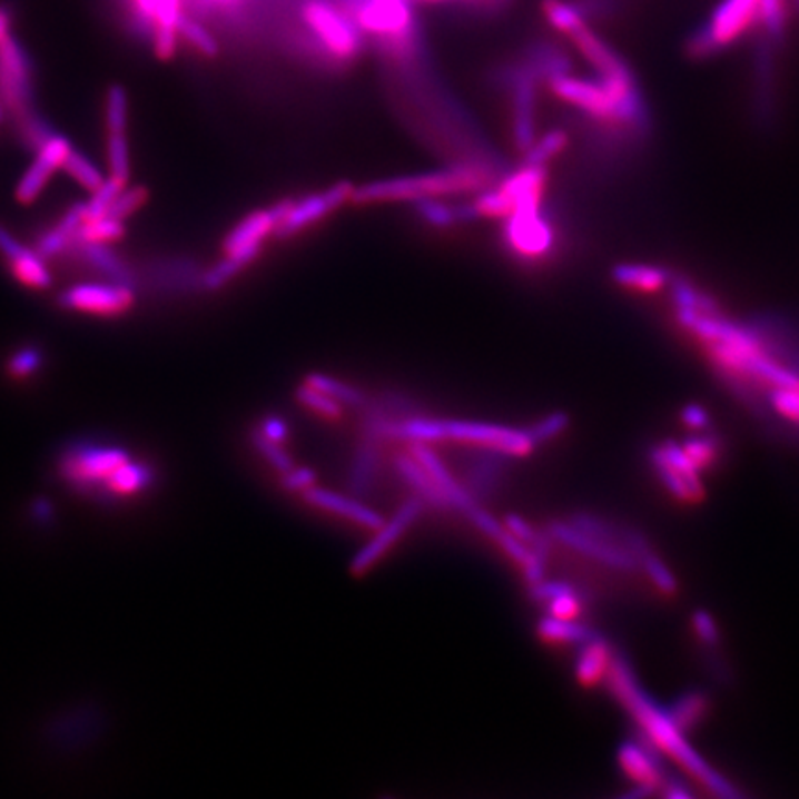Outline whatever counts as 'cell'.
I'll use <instances>...</instances> for the list:
<instances>
[{
	"label": "cell",
	"mask_w": 799,
	"mask_h": 799,
	"mask_svg": "<svg viewBox=\"0 0 799 799\" xmlns=\"http://www.w3.org/2000/svg\"><path fill=\"white\" fill-rule=\"evenodd\" d=\"M609 679H611V689L614 694L619 696L620 701L628 707V711L635 717L637 722L641 723V728L647 731L655 748L681 762L714 795L726 796V798L739 796V792L726 779L720 778L717 772H712L711 768L701 761L698 753L684 742L683 729L678 728V723L673 722L670 712L659 709L642 692L624 659L613 658V663L609 668Z\"/></svg>",
	"instance_id": "obj_1"
},
{
	"label": "cell",
	"mask_w": 799,
	"mask_h": 799,
	"mask_svg": "<svg viewBox=\"0 0 799 799\" xmlns=\"http://www.w3.org/2000/svg\"><path fill=\"white\" fill-rule=\"evenodd\" d=\"M387 438H400L407 443H457L476 444L487 448L502 450L511 457L532 454L536 444L532 435L522 427L500 426L489 422L452 421V418H426V416H404L393 418L385 430Z\"/></svg>",
	"instance_id": "obj_2"
},
{
	"label": "cell",
	"mask_w": 799,
	"mask_h": 799,
	"mask_svg": "<svg viewBox=\"0 0 799 799\" xmlns=\"http://www.w3.org/2000/svg\"><path fill=\"white\" fill-rule=\"evenodd\" d=\"M63 476L88 493L125 499L147 489L148 471L119 448L86 446L72 450L63 461Z\"/></svg>",
	"instance_id": "obj_3"
},
{
	"label": "cell",
	"mask_w": 799,
	"mask_h": 799,
	"mask_svg": "<svg viewBox=\"0 0 799 799\" xmlns=\"http://www.w3.org/2000/svg\"><path fill=\"white\" fill-rule=\"evenodd\" d=\"M487 181V170L474 165H461L452 169L385 178V180L354 186L351 203L367 206V204L405 203L421 198H443L461 193L483 191Z\"/></svg>",
	"instance_id": "obj_4"
},
{
	"label": "cell",
	"mask_w": 799,
	"mask_h": 799,
	"mask_svg": "<svg viewBox=\"0 0 799 799\" xmlns=\"http://www.w3.org/2000/svg\"><path fill=\"white\" fill-rule=\"evenodd\" d=\"M761 24V0H720L711 17L690 36L687 55L707 60Z\"/></svg>",
	"instance_id": "obj_5"
},
{
	"label": "cell",
	"mask_w": 799,
	"mask_h": 799,
	"mask_svg": "<svg viewBox=\"0 0 799 799\" xmlns=\"http://www.w3.org/2000/svg\"><path fill=\"white\" fill-rule=\"evenodd\" d=\"M302 21L329 60L352 61L362 50V30L343 6L329 0H306Z\"/></svg>",
	"instance_id": "obj_6"
},
{
	"label": "cell",
	"mask_w": 799,
	"mask_h": 799,
	"mask_svg": "<svg viewBox=\"0 0 799 799\" xmlns=\"http://www.w3.org/2000/svg\"><path fill=\"white\" fill-rule=\"evenodd\" d=\"M359 30L395 47L413 39L415 21L411 0H339Z\"/></svg>",
	"instance_id": "obj_7"
},
{
	"label": "cell",
	"mask_w": 799,
	"mask_h": 799,
	"mask_svg": "<svg viewBox=\"0 0 799 799\" xmlns=\"http://www.w3.org/2000/svg\"><path fill=\"white\" fill-rule=\"evenodd\" d=\"M548 82L558 99L574 106L594 121L605 122L611 127L628 128L631 132H635L622 106L616 102L600 78L594 82V80L572 77L570 72H561L548 78Z\"/></svg>",
	"instance_id": "obj_8"
},
{
	"label": "cell",
	"mask_w": 799,
	"mask_h": 799,
	"mask_svg": "<svg viewBox=\"0 0 799 799\" xmlns=\"http://www.w3.org/2000/svg\"><path fill=\"white\" fill-rule=\"evenodd\" d=\"M293 198H284L273 204L270 208L258 209L239 220L223 243L226 258L239 259L243 264L250 265L258 259L264 250V243L268 236H273L279 220L287 214Z\"/></svg>",
	"instance_id": "obj_9"
},
{
	"label": "cell",
	"mask_w": 799,
	"mask_h": 799,
	"mask_svg": "<svg viewBox=\"0 0 799 799\" xmlns=\"http://www.w3.org/2000/svg\"><path fill=\"white\" fill-rule=\"evenodd\" d=\"M0 99L21 117L30 114L32 61L11 32L0 41Z\"/></svg>",
	"instance_id": "obj_10"
},
{
	"label": "cell",
	"mask_w": 799,
	"mask_h": 799,
	"mask_svg": "<svg viewBox=\"0 0 799 799\" xmlns=\"http://www.w3.org/2000/svg\"><path fill=\"white\" fill-rule=\"evenodd\" d=\"M352 191H354L352 181H337L324 191L313 193L300 200H293L284 219L279 220V225L276 226L274 236L279 239H289V237H295L296 234L307 230L309 226L317 225L328 215L337 211L341 206L351 203Z\"/></svg>",
	"instance_id": "obj_11"
},
{
	"label": "cell",
	"mask_w": 799,
	"mask_h": 799,
	"mask_svg": "<svg viewBox=\"0 0 799 799\" xmlns=\"http://www.w3.org/2000/svg\"><path fill=\"white\" fill-rule=\"evenodd\" d=\"M60 304L72 312L117 317L132 309L134 290L122 282L114 284H77L61 293Z\"/></svg>",
	"instance_id": "obj_12"
},
{
	"label": "cell",
	"mask_w": 799,
	"mask_h": 799,
	"mask_svg": "<svg viewBox=\"0 0 799 799\" xmlns=\"http://www.w3.org/2000/svg\"><path fill=\"white\" fill-rule=\"evenodd\" d=\"M505 220V241L513 253L536 259L552 250L555 234L550 220L541 214V206L516 209Z\"/></svg>",
	"instance_id": "obj_13"
},
{
	"label": "cell",
	"mask_w": 799,
	"mask_h": 799,
	"mask_svg": "<svg viewBox=\"0 0 799 799\" xmlns=\"http://www.w3.org/2000/svg\"><path fill=\"white\" fill-rule=\"evenodd\" d=\"M548 533L555 541L563 542L564 546L572 548L574 552L581 553L592 561L608 564L611 569L633 570L637 566V555L628 548L598 539V536L575 527L572 522H552L548 527Z\"/></svg>",
	"instance_id": "obj_14"
},
{
	"label": "cell",
	"mask_w": 799,
	"mask_h": 799,
	"mask_svg": "<svg viewBox=\"0 0 799 799\" xmlns=\"http://www.w3.org/2000/svg\"><path fill=\"white\" fill-rule=\"evenodd\" d=\"M424 502L421 499H411L402 504L395 515L391 516L389 522H384V526L376 530V535L352 558L351 572L354 575H363L395 546L396 542L404 536V533L415 524L416 519L421 516Z\"/></svg>",
	"instance_id": "obj_15"
},
{
	"label": "cell",
	"mask_w": 799,
	"mask_h": 799,
	"mask_svg": "<svg viewBox=\"0 0 799 799\" xmlns=\"http://www.w3.org/2000/svg\"><path fill=\"white\" fill-rule=\"evenodd\" d=\"M71 150V142L67 141L66 137L52 134L38 148V156L33 159V164L28 167L27 172L21 176V180L17 184V203L32 204L43 193L56 170L63 167Z\"/></svg>",
	"instance_id": "obj_16"
},
{
	"label": "cell",
	"mask_w": 799,
	"mask_h": 799,
	"mask_svg": "<svg viewBox=\"0 0 799 799\" xmlns=\"http://www.w3.org/2000/svg\"><path fill=\"white\" fill-rule=\"evenodd\" d=\"M653 465L670 493L684 502L700 499L701 485L698 482V466L684 454L683 446L675 443L663 444L653 450Z\"/></svg>",
	"instance_id": "obj_17"
},
{
	"label": "cell",
	"mask_w": 799,
	"mask_h": 799,
	"mask_svg": "<svg viewBox=\"0 0 799 799\" xmlns=\"http://www.w3.org/2000/svg\"><path fill=\"white\" fill-rule=\"evenodd\" d=\"M535 77L532 67L511 75L513 139L516 150L521 152H526L535 142Z\"/></svg>",
	"instance_id": "obj_18"
},
{
	"label": "cell",
	"mask_w": 799,
	"mask_h": 799,
	"mask_svg": "<svg viewBox=\"0 0 799 799\" xmlns=\"http://www.w3.org/2000/svg\"><path fill=\"white\" fill-rule=\"evenodd\" d=\"M507 457L511 455L502 450L487 448V446H482V450H477L476 454L472 455L465 472V489L472 499L480 502L493 493L502 480Z\"/></svg>",
	"instance_id": "obj_19"
},
{
	"label": "cell",
	"mask_w": 799,
	"mask_h": 799,
	"mask_svg": "<svg viewBox=\"0 0 799 799\" xmlns=\"http://www.w3.org/2000/svg\"><path fill=\"white\" fill-rule=\"evenodd\" d=\"M304 499H306V502H309V504L315 505V507L329 511V513H335V515L346 516V519H351V521L357 522L359 526L368 527V530H373V532L384 526V516L371 510L367 505L362 504L359 500L351 499V496H345V494L334 493V491H328V489H318L313 485V487L304 491Z\"/></svg>",
	"instance_id": "obj_20"
},
{
	"label": "cell",
	"mask_w": 799,
	"mask_h": 799,
	"mask_svg": "<svg viewBox=\"0 0 799 799\" xmlns=\"http://www.w3.org/2000/svg\"><path fill=\"white\" fill-rule=\"evenodd\" d=\"M410 454L426 468L433 482L437 483L444 499L448 500L450 507H455V510L466 513L477 504L476 500L468 494V491L455 482L454 476L450 474L443 461L438 460V455L430 448V444L411 443Z\"/></svg>",
	"instance_id": "obj_21"
},
{
	"label": "cell",
	"mask_w": 799,
	"mask_h": 799,
	"mask_svg": "<svg viewBox=\"0 0 799 799\" xmlns=\"http://www.w3.org/2000/svg\"><path fill=\"white\" fill-rule=\"evenodd\" d=\"M382 441L384 438L378 435L363 432V438L357 444L348 474V489L354 496H363L373 487L382 465Z\"/></svg>",
	"instance_id": "obj_22"
},
{
	"label": "cell",
	"mask_w": 799,
	"mask_h": 799,
	"mask_svg": "<svg viewBox=\"0 0 799 799\" xmlns=\"http://www.w3.org/2000/svg\"><path fill=\"white\" fill-rule=\"evenodd\" d=\"M619 761L625 776L637 787L648 790L650 795H652L653 789L664 785V776L661 772L658 759L644 746L637 744L633 740H628V742L620 746Z\"/></svg>",
	"instance_id": "obj_23"
},
{
	"label": "cell",
	"mask_w": 799,
	"mask_h": 799,
	"mask_svg": "<svg viewBox=\"0 0 799 799\" xmlns=\"http://www.w3.org/2000/svg\"><path fill=\"white\" fill-rule=\"evenodd\" d=\"M395 466L402 480L418 494V499H421L422 502H426V504L433 505V507H441V510L450 507L448 500L444 499V494L441 493L437 483L433 482L426 468H424L413 455H396Z\"/></svg>",
	"instance_id": "obj_24"
},
{
	"label": "cell",
	"mask_w": 799,
	"mask_h": 799,
	"mask_svg": "<svg viewBox=\"0 0 799 799\" xmlns=\"http://www.w3.org/2000/svg\"><path fill=\"white\" fill-rule=\"evenodd\" d=\"M613 663V655L609 650L605 639L594 635L589 641L581 644V652L575 663V678L581 684H594L609 673V668Z\"/></svg>",
	"instance_id": "obj_25"
},
{
	"label": "cell",
	"mask_w": 799,
	"mask_h": 799,
	"mask_svg": "<svg viewBox=\"0 0 799 799\" xmlns=\"http://www.w3.org/2000/svg\"><path fill=\"white\" fill-rule=\"evenodd\" d=\"M415 211L426 225L433 228H450L460 223H471L477 219L476 209L472 204L468 206H450L441 198H421L415 200Z\"/></svg>",
	"instance_id": "obj_26"
},
{
	"label": "cell",
	"mask_w": 799,
	"mask_h": 799,
	"mask_svg": "<svg viewBox=\"0 0 799 799\" xmlns=\"http://www.w3.org/2000/svg\"><path fill=\"white\" fill-rule=\"evenodd\" d=\"M8 259L11 273L16 276L17 282L27 285L30 289H47L52 284L49 268L45 267L43 258L38 253L21 247L17 253L11 254Z\"/></svg>",
	"instance_id": "obj_27"
},
{
	"label": "cell",
	"mask_w": 799,
	"mask_h": 799,
	"mask_svg": "<svg viewBox=\"0 0 799 799\" xmlns=\"http://www.w3.org/2000/svg\"><path fill=\"white\" fill-rule=\"evenodd\" d=\"M613 278L616 284L641 293H655L664 287L668 273L664 268L648 265H619L614 267Z\"/></svg>",
	"instance_id": "obj_28"
},
{
	"label": "cell",
	"mask_w": 799,
	"mask_h": 799,
	"mask_svg": "<svg viewBox=\"0 0 799 799\" xmlns=\"http://www.w3.org/2000/svg\"><path fill=\"white\" fill-rule=\"evenodd\" d=\"M536 633L544 641L550 642H564V644H583L589 641L591 637L596 635L591 628H586L585 624H580L575 620L570 619H558V616H544V619L536 624Z\"/></svg>",
	"instance_id": "obj_29"
},
{
	"label": "cell",
	"mask_w": 799,
	"mask_h": 799,
	"mask_svg": "<svg viewBox=\"0 0 799 799\" xmlns=\"http://www.w3.org/2000/svg\"><path fill=\"white\" fill-rule=\"evenodd\" d=\"M178 38L206 58H215L219 55V43L214 33L209 32L200 19L189 16L186 10L178 21Z\"/></svg>",
	"instance_id": "obj_30"
},
{
	"label": "cell",
	"mask_w": 799,
	"mask_h": 799,
	"mask_svg": "<svg viewBox=\"0 0 799 799\" xmlns=\"http://www.w3.org/2000/svg\"><path fill=\"white\" fill-rule=\"evenodd\" d=\"M125 237V220L116 219L111 215H105L99 219L86 220L77 231V239L83 243H97V245H110Z\"/></svg>",
	"instance_id": "obj_31"
},
{
	"label": "cell",
	"mask_w": 799,
	"mask_h": 799,
	"mask_svg": "<svg viewBox=\"0 0 799 799\" xmlns=\"http://www.w3.org/2000/svg\"><path fill=\"white\" fill-rule=\"evenodd\" d=\"M542 11H544L550 27L555 28L564 36H569L570 32H574L575 28L586 22L585 13L581 11L580 6L564 2V0H544Z\"/></svg>",
	"instance_id": "obj_32"
},
{
	"label": "cell",
	"mask_w": 799,
	"mask_h": 799,
	"mask_svg": "<svg viewBox=\"0 0 799 799\" xmlns=\"http://www.w3.org/2000/svg\"><path fill=\"white\" fill-rule=\"evenodd\" d=\"M304 382L313 385V387H317L318 391H323V393L332 396V398L337 400L339 404L352 405V407L367 405V398H365L362 391L345 384V382H341V379L334 378V376H329V374H307Z\"/></svg>",
	"instance_id": "obj_33"
},
{
	"label": "cell",
	"mask_w": 799,
	"mask_h": 799,
	"mask_svg": "<svg viewBox=\"0 0 799 799\" xmlns=\"http://www.w3.org/2000/svg\"><path fill=\"white\" fill-rule=\"evenodd\" d=\"M707 707H709L707 696L694 690V692L681 696L668 712L673 718V722L678 723V728L687 731L700 722V718L706 714Z\"/></svg>",
	"instance_id": "obj_34"
},
{
	"label": "cell",
	"mask_w": 799,
	"mask_h": 799,
	"mask_svg": "<svg viewBox=\"0 0 799 799\" xmlns=\"http://www.w3.org/2000/svg\"><path fill=\"white\" fill-rule=\"evenodd\" d=\"M67 175L71 176L72 180L77 181L78 186L83 187L86 191L95 193L105 184V176L100 172L95 164H91L86 156L71 150V154L67 156L66 164H63Z\"/></svg>",
	"instance_id": "obj_35"
},
{
	"label": "cell",
	"mask_w": 799,
	"mask_h": 799,
	"mask_svg": "<svg viewBox=\"0 0 799 799\" xmlns=\"http://www.w3.org/2000/svg\"><path fill=\"white\" fill-rule=\"evenodd\" d=\"M566 145H569L566 132L553 130V132L541 137L539 141L533 142L532 147L527 148L526 152H524L522 165H542L544 167L550 159L563 152Z\"/></svg>",
	"instance_id": "obj_36"
},
{
	"label": "cell",
	"mask_w": 799,
	"mask_h": 799,
	"mask_svg": "<svg viewBox=\"0 0 799 799\" xmlns=\"http://www.w3.org/2000/svg\"><path fill=\"white\" fill-rule=\"evenodd\" d=\"M108 167H110V178L127 186L132 175L127 134H108Z\"/></svg>",
	"instance_id": "obj_37"
},
{
	"label": "cell",
	"mask_w": 799,
	"mask_h": 799,
	"mask_svg": "<svg viewBox=\"0 0 799 799\" xmlns=\"http://www.w3.org/2000/svg\"><path fill=\"white\" fill-rule=\"evenodd\" d=\"M106 132L127 134L128 97L121 86H114L106 93Z\"/></svg>",
	"instance_id": "obj_38"
},
{
	"label": "cell",
	"mask_w": 799,
	"mask_h": 799,
	"mask_svg": "<svg viewBox=\"0 0 799 799\" xmlns=\"http://www.w3.org/2000/svg\"><path fill=\"white\" fill-rule=\"evenodd\" d=\"M86 258L89 264L99 267L100 270H105L108 276H114L117 282L122 284H130V270L127 265L122 264L121 258L116 254L110 253L106 245H97V243H86Z\"/></svg>",
	"instance_id": "obj_39"
},
{
	"label": "cell",
	"mask_w": 799,
	"mask_h": 799,
	"mask_svg": "<svg viewBox=\"0 0 799 799\" xmlns=\"http://www.w3.org/2000/svg\"><path fill=\"white\" fill-rule=\"evenodd\" d=\"M296 400L307 410L315 411L318 415L332 418V421L339 418L341 413H343V404H339L337 400L326 395L323 391H318L317 387L306 384V382L296 389Z\"/></svg>",
	"instance_id": "obj_40"
},
{
	"label": "cell",
	"mask_w": 799,
	"mask_h": 799,
	"mask_svg": "<svg viewBox=\"0 0 799 799\" xmlns=\"http://www.w3.org/2000/svg\"><path fill=\"white\" fill-rule=\"evenodd\" d=\"M472 206L476 209L477 217L489 219H507L515 211V206L500 187L485 189L482 195H477Z\"/></svg>",
	"instance_id": "obj_41"
},
{
	"label": "cell",
	"mask_w": 799,
	"mask_h": 799,
	"mask_svg": "<svg viewBox=\"0 0 799 799\" xmlns=\"http://www.w3.org/2000/svg\"><path fill=\"white\" fill-rule=\"evenodd\" d=\"M787 0H761V24L767 32L768 41L783 38L787 28Z\"/></svg>",
	"instance_id": "obj_42"
},
{
	"label": "cell",
	"mask_w": 799,
	"mask_h": 799,
	"mask_svg": "<svg viewBox=\"0 0 799 799\" xmlns=\"http://www.w3.org/2000/svg\"><path fill=\"white\" fill-rule=\"evenodd\" d=\"M253 441L259 454L264 455L265 460L268 461V465L276 468L279 474H285V472H289L290 468L295 466V463L290 460V455L285 452L282 444L274 443V441L265 437V435H262L259 432H254Z\"/></svg>",
	"instance_id": "obj_43"
},
{
	"label": "cell",
	"mask_w": 799,
	"mask_h": 799,
	"mask_svg": "<svg viewBox=\"0 0 799 799\" xmlns=\"http://www.w3.org/2000/svg\"><path fill=\"white\" fill-rule=\"evenodd\" d=\"M570 418L563 411H555L544 416L541 421L535 422L532 427H527V432L532 435L533 443L542 444L552 441L569 427Z\"/></svg>",
	"instance_id": "obj_44"
},
{
	"label": "cell",
	"mask_w": 799,
	"mask_h": 799,
	"mask_svg": "<svg viewBox=\"0 0 799 799\" xmlns=\"http://www.w3.org/2000/svg\"><path fill=\"white\" fill-rule=\"evenodd\" d=\"M148 200V191L145 187H134V189H122L121 195L117 197L116 203L111 206V217L119 220H127L132 217L137 209H141Z\"/></svg>",
	"instance_id": "obj_45"
},
{
	"label": "cell",
	"mask_w": 799,
	"mask_h": 799,
	"mask_svg": "<svg viewBox=\"0 0 799 799\" xmlns=\"http://www.w3.org/2000/svg\"><path fill=\"white\" fill-rule=\"evenodd\" d=\"M768 404L785 421L799 426V389H772L768 395Z\"/></svg>",
	"instance_id": "obj_46"
},
{
	"label": "cell",
	"mask_w": 799,
	"mask_h": 799,
	"mask_svg": "<svg viewBox=\"0 0 799 799\" xmlns=\"http://www.w3.org/2000/svg\"><path fill=\"white\" fill-rule=\"evenodd\" d=\"M684 454L698 466V471L711 466L717 460L718 444L712 437H694L683 444Z\"/></svg>",
	"instance_id": "obj_47"
},
{
	"label": "cell",
	"mask_w": 799,
	"mask_h": 799,
	"mask_svg": "<svg viewBox=\"0 0 799 799\" xmlns=\"http://www.w3.org/2000/svg\"><path fill=\"white\" fill-rule=\"evenodd\" d=\"M642 563H644V569H647L650 580L655 583L659 591L664 592V594H673V592L678 591V581H675L672 572L667 569V564L661 559L648 552L642 558Z\"/></svg>",
	"instance_id": "obj_48"
},
{
	"label": "cell",
	"mask_w": 799,
	"mask_h": 799,
	"mask_svg": "<svg viewBox=\"0 0 799 799\" xmlns=\"http://www.w3.org/2000/svg\"><path fill=\"white\" fill-rule=\"evenodd\" d=\"M548 608H550L552 616L575 620V616L581 613V600L574 586H570L569 591H564L563 594L550 600Z\"/></svg>",
	"instance_id": "obj_49"
},
{
	"label": "cell",
	"mask_w": 799,
	"mask_h": 799,
	"mask_svg": "<svg viewBox=\"0 0 799 799\" xmlns=\"http://www.w3.org/2000/svg\"><path fill=\"white\" fill-rule=\"evenodd\" d=\"M39 365H41L39 352L33 351V348H24V351H19L13 354L10 363H8V368H10V373L17 376V378H24V376H30V374L36 373Z\"/></svg>",
	"instance_id": "obj_50"
},
{
	"label": "cell",
	"mask_w": 799,
	"mask_h": 799,
	"mask_svg": "<svg viewBox=\"0 0 799 799\" xmlns=\"http://www.w3.org/2000/svg\"><path fill=\"white\" fill-rule=\"evenodd\" d=\"M315 482H317L315 471L306 468V466H300V468L293 466L289 472H285L282 485H284L285 491L296 493V491H307V489L315 485Z\"/></svg>",
	"instance_id": "obj_51"
},
{
	"label": "cell",
	"mask_w": 799,
	"mask_h": 799,
	"mask_svg": "<svg viewBox=\"0 0 799 799\" xmlns=\"http://www.w3.org/2000/svg\"><path fill=\"white\" fill-rule=\"evenodd\" d=\"M262 435L270 438L274 443H285V438L289 435V426L282 416L268 415L262 421V426L258 430Z\"/></svg>",
	"instance_id": "obj_52"
},
{
	"label": "cell",
	"mask_w": 799,
	"mask_h": 799,
	"mask_svg": "<svg viewBox=\"0 0 799 799\" xmlns=\"http://www.w3.org/2000/svg\"><path fill=\"white\" fill-rule=\"evenodd\" d=\"M694 628L696 633L700 635L701 641L706 642V644H709V647H712V644H717L718 630L711 614L706 613V611H698V613L694 614Z\"/></svg>",
	"instance_id": "obj_53"
},
{
	"label": "cell",
	"mask_w": 799,
	"mask_h": 799,
	"mask_svg": "<svg viewBox=\"0 0 799 799\" xmlns=\"http://www.w3.org/2000/svg\"><path fill=\"white\" fill-rule=\"evenodd\" d=\"M504 526L507 527L516 539H521V541L526 542V544L532 541L533 535H535V530L519 515L505 516Z\"/></svg>",
	"instance_id": "obj_54"
},
{
	"label": "cell",
	"mask_w": 799,
	"mask_h": 799,
	"mask_svg": "<svg viewBox=\"0 0 799 799\" xmlns=\"http://www.w3.org/2000/svg\"><path fill=\"white\" fill-rule=\"evenodd\" d=\"M683 422L689 427L701 430V427H706L707 424H709V415H707L706 411L701 410L700 405H689V407H684L683 410Z\"/></svg>",
	"instance_id": "obj_55"
},
{
	"label": "cell",
	"mask_w": 799,
	"mask_h": 799,
	"mask_svg": "<svg viewBox=\"0 0 799 799\" xmlns=\"http://www.w3.org/2000/svg\"><path fill=\"white\" fill-rule=\"evenodd\" d=\"M11 22H13V11L10 6L0 4V41L11 32Z\"/></svg>",
	"instance_id": "obj_56"
},
{
	"label": "cell",
	"mask_w": 799,
	"mask_h": 799,
	"mask_svg": "<svg viewBox=\"0 0 799 799\" xmlns=\"http://www.w3.org/2000/svg\"><path fill=\"white\" fill-rule=\"evenodd\" d=\"M241 0H198V4L204 6L206 10L209 8H231L237 6Z\"/></svg>",
	"instance_id": "obj_57"
},
{
	"label": "cell",
	"mask_w": 799,
	"mask_h": 799,
	"mask_svg": "<svg viewBox=\"0 0 799 799\" xmlns=\"http://www.w3.org/2000/svg\"><path fill=\"white\" fill-rule=\"evenodd\" d=\"M415 2V0H411ZM416 2H424V4H443V2H455V0H416Z\"/></svg>",
	"instance_id": "obj_58"
},
{
	"label": "cell",
	"mask_w": 799,
	"mask_h": 799,
	"mask_svg": "<svg viewBox=\"0 0 799 799\" xmlns=\"http://www.w3.org/2000/svg\"><path fill=\"white\" fill-rule=\"evenodd\" d=\"M0 121H2V110H0Z\"/></svg>",
	"instance_id": "obj_59"
},
{
	"label": "cell",
	"mask_w": 799,
	"mask_h": 799,
	"mask_svg": "<svg viewBox=\"0 0 799 799\" xmlns=\"http://www.w3.org/2000/svg\"><path fill=\"white\" fill-rule=\"evenodd\" d=\"M798 4H799V0H798Z\"/></svg>",
	"instance_id": "obj_60"
}]
</instances>
